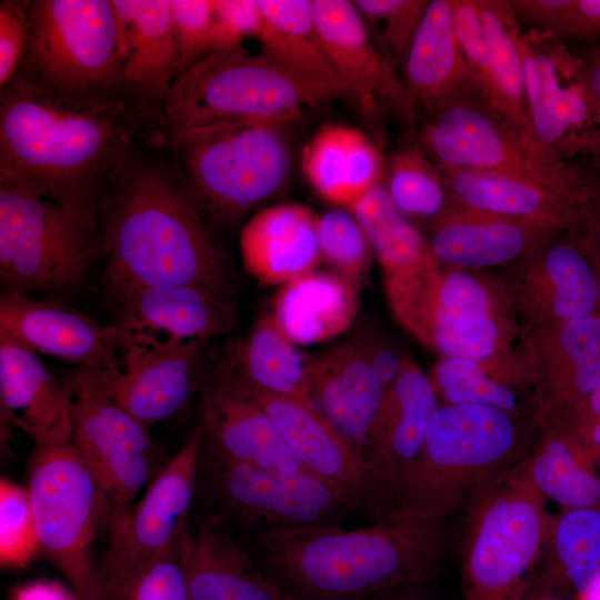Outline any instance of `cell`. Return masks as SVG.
Here are the masks:
<instances>
[{"label":"cell","instance_id":"816d5d0a","mask_svg":"<svg viewBox=\"0 0 600 600\" xmlns=\"http://www.w3.org/2000/svg\"><path fill=\"white\" fill-rule=\"evenodd\" d=\"M517 20L556 38L566 37L574 0H511Z\"/></svg>","mask_w":600,"mask_h":600},{"label":"cell","instance_id":"ab89813d","mask_svg":"<svg viewBox=\"0 0 600 600\" xmlns=\"http://www.w3.org/2000/svg\"><path fill=\"white\" fill-rule=\"evenodd\" d=\"M541 426L543 437L523 460L529 480L562 510L600 508L598 466L571 436Z\"/></svg>","mask_w":600,"mask_h":600},{"label":"cell","instance_id":"1f68e13d","mask_svg":"<svg viewBox=\"0 0 600 600\" xmlns=\"http://www.w3.org/2000/svg\"><path fill=\"white\" fill-rule=\"evenodd\" d=\"M383 394L350 339L310 358L309 400L362 451Z\"/></svg>","mask_w":600,"mask_h":600},{"label":"cell","instance_id":"4316f807","mask_svg":"<svg viewBox=\"0 0 600 600\" xmlns=\"http://www.w3.org/2000/svg\"><path fill=\"white\" fill-rule=\"evenodd\" d=\"M409 110L426 113L454 100L481 96L460 49L452 0H431L403 61Z\"/></svg>","mask_w":600,"mask_h":600},{"label":"cell","instance_id":"6f0895ef","mask_svg":"<svg viewBox=\"0 0 600 600\" xmlns=\"http://www.w3.org/2000/svg\"><path fill=\"white\" fill-rule=\"evenodd\" d=\"M584 240L600 284V197Z\"/></svg>","mask_w":600,"mask_h":600},{"label":"cell","instance_id":"8fae6325","mask_svg":"<svg viewBox=\"0 0 600 600\" xmlns=\"http://www.w3.org/2000/svg\"><path fill=\"white\" fill-rule=\"evenodd\" d=\"M40 549L80 600H103L93 543L109 502L72 441L36 447L28 476Z\"/></svg>","mask_w":600,"mask_h":600},{"label":"cell","instance_id":"d4e9b609","mask_svg":"<svg viewBox=\"0 0 600 600\" xmlns=\"http://www.w3.org/2000/svg\"><path fill=\"white\" fill-rule=\"evenodd\" d=\"M429 227L426 238L436 259L471 269L514 261L561 233L542 222L458 204Z\"/></svg>","mask_w":600,"mask_h":600},{"label":"cell","instance_id":"6125c7cd","mask_svg":"<svg viewBox=\"0 0 600 600\" xmlns=\"http://www.w3.org/2000/svg\"><path fill=\"white\" fill-rule=\"evenodd\" d=\"M576 600H600V581L589 590L576 596Z\"/></svg>","mask_w":600,"mask_h":600},{"label":"cell","instance_id":"ffe728a7","mask_svg":"<svg viewBox=\"0 0 600 600\" xmlns=\"http://www.w3.org/2000/svg\"><path fill=\"white\" fill-rule=\"evenodd\" d=\"M200 391L199 422L204 447L243 463L289 472L308 471L271 417L231 372L217 366L203 380Z\"/></svg>","mask_w":600,"mask_h":600},{"label":"cell","instance_id":"b9f144b4","mask_svg":"<svg viewBox=\"0 0 600 600\" xmlns=\"http://www.w3.org/2000/svg\"><path fill=\"white\" fill-rule=\"evenodd\" d=\"M383 184L407 219L430 226L454 208L450 207L453 200L440 171L418 146L404 147L391 157Z\"/></svg>","mask_w":600,"mask_h":600},{"label":"cell","instance_id":"91938a15","mask_svg":"<svg viewBox=\"0 0 600 600\" xmlns=\"http://www.w3.org/2000/svg\"><path fill=\"white\" fill-rule=\"evenodd\" d=\"M584 64L591 94L600 109V48L593 51L588 60H584Z\"/></svg>","mask_w":600,"mask_h":600},{"label":"cell","instance_id":"d6986e66","mask_svg":"<svg viewBox=\"0 0 600 600\" xmlns=\"http://www.w3.org/2000/svg\"><path fill=\"white\" fill-rule=\"evenodd\" d=\"M0 331L82 369H119L131 342L118 323L101 324L62 300L10 292L0 296Z\"/></svg>","mask_w":600,"mask_h":600},{"label":"cell","instance_id":"603a6c76","mask_svg":"<svg viewBox=\"0 0 600 600\" xmlns=\"http://www.w3.org/2000/svg\"><path fill=\"white\" fill-rule=\"evenodd\" d=\"M440 406L428 374L403 359L398 378L384 391L363 447L373 476L391 501L414 466L429 423Z\"/></svg>","mask_w":600,"mask_h":600},{"label":"cell","instance_id":"5b68a950","mask_svg":"<svg viewBox=\"0 0 600 600\" xmlns=\"http://www.w3.org/2000/svg\"><path fill=\"white\" fill-rule=\"evenodd\" d=\"M100 204L62 203L0 181L2 292L60 300L79 289L102 249Z\"/></svg>","mask_w":600,"mask_h":600},{"label":"cell","instance_id":"4fadbf2b","mask_svg":"<svg viewBox=\"0 0 600 600\" xmlns=\"http://www.w3.org/2000/svg\"><path fill=\"white\" fill-rule=\"evenodd\" d=\"M417 146L437 168L490 170L556 188L594 190L574 164L527 142L481 96L428 112Z\"/></svg>","mask_w":600,"mask_h":600},{"label":"cell","instance_id":"bcb514c9","mask_svg":"<svg viewBox=\"0 0 600 600\" xmlns=\"http://www.w3.org/2000/svg\"><path fill=\"white\" fill-rule=\"evenodd\" d=\"M40 549L37 521L28 491L6 478L0 480V562L24 567Z\"/></svg>","mask_w":600,"mask_h":600},{"label":"cell","instance_id":"4dcf8cb0","mask_svg":"<svg viewBox=\"0 0 600 600\" xmlns=\"http://www.w3.org/2000/svg\"><path fill=\"white\" fill-rule=\"evenodd\" d=\"M312 3L324 53L347 94L359 100L376 96L404 98L388 59L353 1L312 0Z\"/></svg>","mask_w":600,"mask_h":600},{"label":"cell","instance_id":"11a10c76","mask_svg":"<svg viewBox=\"0 0 600 600\" xmlns=\"http://www.w3.org/2000/svg\"><path fill=\"white\" fill-rule=\"evenodd\" d=\"M600 34V0H574L567 36L590 38Z\"/></svg>","mask_w":600,"mask_h":600},{"label":"cell","instance_id":"30bf717a","mask_svg":"<svg viewBox=\"0 0 600 600\" xmlns=\"http://www.w3.org/2000/svg\"><path fill=\"white\" fill-rule=\"evenodd\" d=\"M306 107H313L308 96L262 52L251 54L244 47L212 52L180 76L163 99V138L222 122L288 124Z\"/></svg>","mask_w":600,"mask_h":600},{"label":"cell","instance_id":"f35d334b","mask_svg":"<svg viewBox=\"0 0 600 600\" xmlns=\"http://www.w3.org/2000/svg\"><path fill=\"white\" fill-rule=\"evenodd\" d=\"M218 366L250 387L309 400L310 358L300 352L271 313L261 316Z\"/></svg>","mask_w":600,"mask_h":600},{"label":"cell","instance_id":"8d00e7d4","mask_svg":"<svg viewBox=\"0 0 600 600\" xmlns=\"http://www.w3.org/2000/svg\"><path fill=\"white\" fill-rule=\"evenodd\" d=\"M488 59L477 79L483 100L527 142L533 141L519 50L520 30L510 1L478 0ZM543 153V152H542Z\"/></svg>","mask_w":600,"mask_h":600},{"label":"cell","instance_id":"7bdbcfd3","mask_svg":"<svg viewBox=\"0 0 600 600\" xmlns=\"http://www.w3.org/2000/svg\"><path fill=\"white\" fill-rule=\"evenodd\" d=\"M443 406H483L517 416L520 402L511 389L472 359L443 358L428 374Z\"/></svg>","mask_w":600,"mask_h":600},{"label":"cell","instance_id":"9c48e42d","mask_svg":"<svg viewBox=\"0 0 600 600\" xmlns=\"http://www.w3.org/2000/svg\"><path fill=\"white\" fill-rule=\"evenodd\" d=\"M209 517L247 538L341 526L363 513L346 493L309 471H281L222 457L201 446L197 493Z\"/></svg>","mask_w":600,"mask_h":600},{"label":"cell","instance_id":"c3c4849f","mask_svg":"<svg viewBox=\"0 0 600 600\" xmlns=\"http://www.w3.org/2000/svg\"><path fill=\"white\" fill-rule=\"evenodd\" d=\"M170 3L180 77L211 52L213 4L212 0H170Z\"/></svg>","mask_w":600,"mask_h":600},{"label":"cell","instance_id":"8992f818","mask_svg":"<svg viewBox=\"0 0 600 600\" xmlns=\"http://www.w3.org/2000/svg\"><path fill=\"white\" fill-rule=\"evenodd\" d=\"M286 126L233 121L164 137L174 169L203 218L238 220L282 190L291 168Z\"/></svg>","mask_w":600,"mask_h":600},{"label":"cell","instance_id":"d590c367","mask_svg":"<svg viewBox=\"0 0 600 600\" xmlns=\"http://www.w3.org/2000/svg\"><path fill=\"white\" fill-rule=\"evenodd\" d=\"M359 291L333 271L314 270L283 284L271 314L296 344L319 343L352 324Z\"/></svg>","mask_w":600,"mask_h":600},{"label":"cell","instance_id":"680465c9","mask_svg":"<svg viewBox=\"0 0 600 600\" xmlns=\"http://www.w3.org/2000/svg\"><path fill=\"white\" fill-rule=\"evenodd\" d=\"M432 582V581H431ZM430 582L408 584L379 593L373 600H432L424 587Z\"/></svg>","mask_w":600,"mask_h":600},{"label":"cell","instance_id":"277c9868","mask_svg":"<svg viewBox=\"0 0 600 600\" xmlns=\"http://www.w3.org/2000/svg\"><path fill=\"white\" fill-rule=\"evenodd\" d=\"M529 449L516 416L483 406L441 404L383 517L449 521L524 460Z\"/></svg>","mask_w":600,"mask_h":600},{"label":"cell","instance_id":"f546056e","mask_svg":"<svg viewBox=\"0 0 600 600\" xmlns=\"http://www.w3.org/2000/svg\"><path fill=\"white\" fill-rule=\"evenodd\" d=\"M259 4L261 52L296 81L313 107L347 97L324 53L312 0H259Z\"/></svg>","mask_w":600,"mask_h":600},{"label":"cell","instance_id":"681fc988","mask_svg":"<svg viewBox=\"0 0 600 600\" xmlns=\"http://www.w3.org/2000/svg\"><path fill=\"white\" fill-rule=\"evenodd\" d=\"M212 4L210 53L243 48L244 39L260 38L263 17L259 0H212Z\"/></svg>","mask_w":600,"mask_h":600},{"label":"cell","instance_id":"60d3db41","mask_svg":"<svg viewBox=\"0 0 600 600\" xmlns=\"http://www.w3.org/2000/svg\"><path fill=\"white\" fill-rule=\"evenodd\" d=\"M349 209L364 230L384 276L437 260L427 238L396 208L382 181Z\"/></svg>","mask_w":600,"mask_h":600},{"label":"cell","instance_id":"e575fe53","mask_svg":"<svg viewBox=\"0 0 600 600\" xmlns=\"http://www.w3.org/2000/svg\"><path fill=\"white\" fill-rule=\"evenodd\" d=\"M600 581V508L553 516L539 564L523 600L559 598Z\"/></svg>","mask_w":600,"mask_h":600},{"label":"cell","instance_id":"7a4b0ae2","mask_svg":"<svg viewBox=\"0 0 600 600\" xmlns=\"http://www.w3.org/2000/svg\"><path fill=\"white\" fill-rule=\"evenodd\" d=\"M452 546L448 520L383 517L347 530L319 526L247 538L261 571L291 600H367L433 581Z\"/></svg>","mask_w":600,"mask_h":600},{"label":"cell","instance_id":"6da1fadb","mask_svg":"<svg viewBox=\"0 0 600 600\" xmlns=\"http://www.w3.org/2000/svg\"><path fill=\"white\" fill-rule=\"evenodd\" d=\"M156 123L162 126L161 108L126 90L69 100L14 77L0 96V181L62 203L100 202L101 188Z\"/></svg>","mask_w":600,"mask_h":600},{"label":"cell","instance_id":"9a60e30c","mask_svg":"<svg viewBox=\"0 0 600 600\" xmlns=\"http://www.w3.org/2000/svg\"><path fill=\"white\" fill-rule=\"evenodd\" d=\"M64 384L71 394L72 442L109 502L110 530L160 470L158 452L150 428L117 404L84 369L76 368Z\"/></svg>","mask_w":600,"mask_h":600},{"label":"cell","instance_id":"9f6ffc18","mask_svg":"<svg viewBox=\"0 0 600 600\" xmlns=\"http://www.w3.org/2000/svg\"><path fill=\"white\" fill-rule=\"evenodd\" d=\"M10 600H80L72 589L56 581H37L13 589Z\"/></svg>","mask_w":600,"mask_h":600},{"label":"cell","instance_id":"74e56055","mask_svg":"<svg viewBox=\"0 0 600 600\" xmlns=\"http://www.w3.org/2000/svg\"><path fill=\"white\" fill-rule=\"evenodd\" d=\"M541 422L562 419L600 384V313L551 327Z\"/></svg>","mask_w":600,"mask_h":600},{"label":"cell","instance_id":"5bb4252c","mask_svg":"<svg viewBox=\"0 0 600 600\" xmlns=\"http://www.w3.org/2000/svg\"><path fill=\"white\" fill-rule=\"evenodd\" d=\"M523 67L532 138L551 159L600 160V109L579 59L558 38L530 30L521 33Z\"/></svg>","mask_w":600,"mask_h":600},{"label":"cell","instance_id":"db71d44e","mask_svg":"<svg viewBox=\"0 0 600 600\" xmlns=\"http://www.w3.org/2000/svg\"><path fill=\"white\" fill-rule=\"evenodd\" d=\"M600 420V384L570 413L553 422H541L579 438Z\"/></svg>","mask_w":600,"mask_h":600},{"label":"cell","instance_id":"be15d7a7","mask_svg":"<svg viewBox=\"0 0 600 600\" xmlns=\"http://www.w3.org/2000/svg\"><path fill=\"white\" fill-rule=\"evenodd\" d=\"M534 600H560L559 598H538Z\"/></svg>","mask_w":600,"mask_h":600},{"label":"cell","instance_id":"ba28073f","mask_svg":"<svg viewBox=\"0 0 600 600\" xmlns=\"http://www.w3.org/2000/svg\"><path fill=\"white\" fill-rule=\"evenodd\" d=\"M22 3L28 37L16 77L69 100L102 99L124 91L123 57L111 1Z\"/></svg>","mask_w":600,"mask_h":600},{"label":"cell","instance_id":"f1b7e54d","mask_svg":"<svg viewBox=\"0 0 600 600\" xmlns=\"http://www.w3.org/2000/svg\"><path fill=\"white\" fill-rule=\"evenodd\" d=\"M243 266L261 284L312 272L321 260L317 217L300 203H278L254 213L240 234Z\"/></svg>","mask_w":600,"mask_h":600},{"label":"cell","instance_id":"f907efd6","mask_svg":"<svg viewBox=\"0 0 600 600\" xmlns=\"http://www.w3.org/2000/svg\"><path fill=\"white\" fill-rule=\"evenodd\" d=\"M28 37L22 1L0 2V87L18 73Z\"/></svg>","mask_w":600,"mask_h":600},{"label":"cell","instance_id":"484cf974","mask_svg":"<svg viewBox=\"0 0 600 600\" xmlns=\"http://www.w3.org/2000/svg\"><path fill=\"white\" fill-rule=\"evenodd\" d=\"M122 51L124 90L161 107L179 77L170 0H112Z\"/></svg>","mask_w":600,"mask_h":600},{"label":"cell","instance_id":"f6af8a7d","mask_svg":"<svg viewBox=\"0 0 600 600\" xmlns=\"http://www.w3.org/2000/svg\"><path fill=\"white\" fill-rule=\"evenodd\" d=\"M192 541L187 519L140 570L121 600H192L188 580Z\"/></svg>","mask_w":600,"mask_h":600},{"label":"cell","instance_id":"ac0fdd59","mask_svg":"<svg viewBox=\"0 0 600 600\" xmlns=\"http://www.w3.org/2000/svg\"><path fill=\"white\" fill-rule=\"evenodd\" d=\"M202 356L197 341L133 343L122 351L119 369L84 370L117 404L150 428L178 413L201 389Z\"/></svg>","mask_w":600,"mask_h":600},{"label":"cell","instance_id":"3957f363","mask_svg":"<svg viewBox=\"0 0 600 600\" xmlns=\"http://www.w3.org/2000/svg\"><path fill=\"white\" fill-rule=\"evenodd\" d=\"M100 204L104 281L117 297L198 286L234 299L226 256L177 170L134 153Z\"/></svg>","mask_w":600,"mask_h":600},{"label":"cell","instance_id":"2e32d148","mask_svg":"<svg viewBox=\"0 0 600 600\" xmlns=\"http://www.w3.org/2000/svg\"><path fill=\"white\" fill-rule=\"evenodd\" d=\"M202 434L199 422L142 498L110 529L109 548L98 567L103 600H121L140 570L188 519L197 493Z\"/></svg>","mask_w":600,"mask_h":600},{"label":"cell","instance_id":"e0dca14e","mask_svg":"<svg viewBox=\"0 0 600 600\" xmlns=\"http://www.w3.org/2000/svg\"><path fill=\"white\" fill-rule=\"evenodd\" d=\"M242 383L274 421L308 471L350 497L374 522L388 512L391 498L373 476L362 449L310 400Z\"/></svg>","mask_w":600,"mask_h":600},{"label":"cell","instance_id":"cb8c5ba5","mask_svg":"<svg viewBox=\"0 0 600 600\" xmlns=\"http://www.w3.org/2000/svg\"><path fill=\"white\" fill-rule=\"evenodd\" d=\"M1 442L21 429L36 447L72 441L71 394L37 353L0 331Z\"/></svg>","mask_w":600,"mask_h":600},{"label":"cell","instance_id":"52a82bcc","mask_svg":"<svg viewBox=\"0 0 600 600\" xmlns=\"http://www.w3.org/2000/svg\"><path fill=\"white\" fill-rule=\"evenodd\" d=\"M462 600H523L552 524L523 460L463 509Z\"/></svg>","mask_w":600,"mask_h":600},{"label":"cell","instance_id":"94428289","mask_svg":"<svg viewBox=\"0 0 600 600\" xmlns=\"http://www.w3.org/2000/svg\"><path fill=\"white\" fill-rule=\"evenodd\" d=\"M577 440L592 461L600 467V420Z\"/></svg>","mask_w":600,"mask_h":600},{"label":"cell","instance_id":"836d02e7","mask_svg":"<svg viewBox=\"0 0 600 600\" xmlns=\"http://www.w3.org/2000/svg\"><path fill=\"white\" fill-rule=\"evenodd\" d=\"M301 168L321 198L348 208L381 181L376 144L360 129L344 124L320 127L302 150Z\"/></svg>","mask_w":600,"mask_h":600},{"label":"cell","instance_id":"7c38bea8","mask_svg":"<svg viewBox=\"0 0 600 600\" xmlns=\"http://www.w3.org/2000/svg\"><path fill=\"white\" fill-rule=\"evenodd\" d=\"M389 306L418 340L444 358L484 362L503 339L496 300L472 274L446 272L438 260L384 276Z\"/></svg>","mask_w":600,"mask_h":600},{"label":"cell","instance_id":"7402d4cb","mask_svg":"<svg viewBox=\"0 0 600 600\" xmlns=\"http://www.w3.org/2000/svg\"><path fill=\"white\" fill-rule=\"evenodd\" d=\"M118 298L120 316L116 323L128 333L130 344L203 343L237 328L233 299L198 286L141 287Z\"/></svg>","mask_w":600,"mask_h":600},{"label":"cell","instance_id":"d6a6232c","mask_svg":"<svg viewBox=\"0 0 600 600\" xmlns=\"http://www.w3.org/2000/svg\"><path fill=\"white\" fill-rule=\"evenodd\" d=\"M192 600H291L218 521L203 517L188 562Z\"/></svg>","mask_w":600,"mask_h":600},{"label":"cell","instance_id":"83f0119b","mask_svg":"<svg viewBox=\"0 0 600 600\" xmlns=\"http://www.w3.org/2000/svg\"><path fill=\"white\" fill-rule=\"evenodd\" d=\"M552 241L531 252L523 297L550 327L600 313V284L584 237Z\"/></svg>","mask_w":600,"mask_h":600},{"label":"cell","instance_id":"7dc6e473","mask_svg":"<svg viewBox=\"0 0 600 600\" xmlns=\"http://www.w3.org/2000/svg\"><path fill=\"white\" fill-rule=\"evenodd\" d=\"M353 3L379 36L381 52L403 64L429 1L356 0Z\"/></svg>","mask_w":600,"mask_h":600},{"label":"cell","instance_id":"44dd1931","mask_svg":"<svg viewBox=\"0 0 600 600\" xmlns=\"http://www.w3.org/2000/svg\"><path fill=\"white\" fill-rule=\"evenodd\" d=\"M456 204L580 232L592 220L594 190L546 186L517 176L480 169L437 168Z\"/></svg>","mask_w":600,"mask_h":600},{"label":"cell","instance_id":"f5cc1de1","mask_svg":"<svg viewBox=\"0 0 600 600\" xmlns=\"http://www.w3.org/2000/svg\"><path fill=\"white\" fill-rule=\"evenodd\" d=\"M350 340L364 358L383 390L389 389L401 371L403 359L373 333L362 331Z\"/></svg>","mask_w":600,"mask_h":600},{"label":"cell","instance_id":"ee69618b","mask_svg":"<svg viewBox=\"0 0 600 600\" xmlns=\"http://www.w3.org/2000/svg\"><path fill=\"white\" fill-rule=\"evenodd\" d=\"M321 258L332 271L361 289L373 253L369 239L351 211L333 209L317 217Z\"/></svg>","mask_w":600,"mask_h":600}]
</instances>
